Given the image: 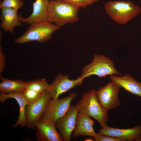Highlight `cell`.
<instances>
[{
    "mask_svg": "<svg viewBox=\"0 0 141 141\" xmlns=\"http://www.w3.org/2000/svg\"><path fill=\"white\" fill-rule=\"evenodd\" d=\"M80 7L63 0L50 1L48 11V22L60 27L77 22Z\"/></svg>",
    "mask_w": 141,
    "mask_h": 141,
    "instance_id": "6da1fadb",
    "label": "cell"
},
{
    "mask_svg": "<svg viewBox=\"0 0 141 141\" xmlns=\"http://www.w3.org/2000/svg\"><path fill=\"white\" fill-rule=\"evenodd\" d=\"M96 91L92 89L83 93L81 99L74 106L78 112L93 118L102 127L106 124L109 119L108 110L103 107L99 103Z\"/></svg>",
    "mask_w": 141,
    "mask_h": 141,
    "instance_id": "7a4b0ae2",
    "label": "cell"
},
{
    "mask_svg": "<svg viewBox=\"0 0 141 141\" xmlns=\"http://www.w3.org/2000/svg\"><path fill=\"white\" fill-rule=\"evenodd\" d=\"M106 12L113 20L120 24L128 22L141 12V8L130 1H109L104 4Z\"/></svg>",
    "mask_w": 141,
    "mask_h": 141,
    "instance_id": "3957f363",
    "label": "cell"
},
{
    "mask_svg": "<svg viewBox=\"0 0 141 141\" xmlns=\"http://www.w3.org/2000/svg\"><path fill=\"white\" fill-rule=\"evenodd\" d=\"M60 27L48 21L31 24L26 31L21 36L15 39L16 44H24L36 41L39 43L50 39L53 34Z\"/></svg>",
    "mask_w": 141,
    "mask_h": 141,
    "instance_id": "277c9868",
    "label": "cell"
},
{
    "mask_svg": "<svg viewBox=\"0 0 141 141\" xmlns=\"http://www.w3.org/2000/svg\"><path fill=\"white\" fill-rule=\"evenodd\" d=\"M114 75L121 74L115 68L112 61L105 56L95 54L92 62L83 67L82 74L78 78L83 79L94 75L102 78Z\"/></svg>",
    "mask_w": 141,
    "mask_h": 141,
    "instance_id": "5b68a950",
    "label": "cell"
},
{
    "mask_svg": "<svg viewBox=\"0 0 141 141\" xmlns=\"http://www.w3.org/2000/svg\"><path fill=\"white\" fill-rule=\"evenodd\" d=\"M51 98L50 93L47 91L41 93L36 101L27 105L25 110L26 126L32 129H35L48 102Z\"/></svg>",
    "mask_w": 141,
    "mask_h": 141,
    "instance_id": "8992f818",
    "label": "cell"
},
{
    "mask_svg": "<svg viewBox=\"0 0 141 141\" xmlns=\"http://www.w3.org/2000/svg\"><path fill=\"white\" fill-rule=\"evenodd\" d=\"M77 97L76 93L72 92L63 98L51 99L47 104L42 117L55 122L67 112L71 101Z\"/></svg>",
    "mask_w": 141,
    "mask_h": 141,
    "instance_id": "52a82bcc",
    "label": "cell"
},
{
    "mask_svg": "<svg viewBox=\"0 0 141 141\" xmlns=\"http://www.w3.org/2000/svg\"><path fill=\"white\" fill-rule=\"evenodd\" d=\"M120 87L111 81L96 91L97 98L101 106L108 110L118 107L120 102L118 97Z\"/></svg>",
    "mask_w": 141,
    "mask_h": 141,
    "instance_id": "ba28073f",
    "label": "cell"
},
{
    "mask_svg": "<svg viewBox=\"0 0 141 141\" xmlns=\"http://www.w3.org/2000/svg\"><path fill=\"white\" fill-rule=\"evenodd\" d=\"M56 128L55 122L42 117L36 127V139L38 141H64Z\"/></svg>",
    "mask_w": 141,
    "mask_h": 141,
    "instance_id": "9c48e42d",
    "label": "cell"
},
{
    "mask_svg": "<svg viewBox=\"0 0 141 141\" xmlns=\"http://www.w3.org/2000/svg\"><path fill=\"white\" fill-rule=\"evenodd\" d=\"M78 112L74 106L71 105L67 112L55 122L56 127L64 141H70L71 139V135L75 126Z\"/></svg>",
    "mask_w": 141,
    "mask_h": 141,
    "instance_id": "30bf717a",
    "label": "cell"
},
{
    "mask_svg": "<svg viewBox=\"0 0 141 141\" xmlns=\"http://www.w3.org/2000/svg\"><path fill=\"white\" fill-rule=\"evenodd\" d=\"M83 79L78 78L75 80H70L68 75L59 74L55 77L54 81L50 84L49 91L53 99L58 98L61 94L76 86H80Z\"/></svg>",
    "mask_w": 141,
    "mask_h": 141,
    "instance_id": "8fae6325",
    "label": "cell"
},
{
    "mask_svg": "<svg viewBox=\"0 0 141 141\" xmlns=\"http://www.w3.org/2000/svg\"><path fill=\"white\" fill-rule=\"evenodd\" d=\"M98 133L116 137L121 141H138L141 138V127L137 125L131 128L119 129L110 127L106 124L101 127Z\"/></svg>",
    "mask_w": 141,
    "mask_h": 141,
    "instance_id": "7c38bea8",
    "label": "cell"
},
{
    "mask_svg": "<svg viewBox=\"0 0 141 141\" xmlns=\"http://www.w3.org/2000/svg\"><path fill=\"white\" fill-rule=\"evenodd\" d=\"M49 0H36L32 4L33 10L28 17H24L19 15L20 22L30 25L34 23L48 21V8Z\"/></svg>",
    "mask_w": 141,
    "mask_h": 141,
    "instance_id": "4fadbf2b",
    "label": "cell"
},
{
    "mask_svg": "<svg viewBox=\"0 0 141 141\" xmlns=\"http://www.w3.org/2000/svg\"><path fill=\"white\" fill-rule=\"evenodd\" d=\"M91 117L78 112L73 136L75 138L80 136L93 137L96 134L93 128L95 124Z\"/></svg>",
    "mask_w": 141,
    "mask_h": 141,
    "instance_id": "5bb4252c",
    "label": "cell"
},
{
    "mask_svg": "<svg viewBox=\"0 0 141 141\" xmlns=\"http://www.w3.org/2000/svg\"><path fill=\"white\" fill-rule=\"evenodd\" d=\"M1 9V28L3 29L5 31L13 33L15 27L22 25L19 15L17 14V10L9 8H4Z\"/></svg>",
    "mask_w": 141,
    "mask_h": 141,
    "instance_id": "9a60e30c",
    "label": "cell"
},
{
    "mask_svg": "<svg viewBox=\"0 0 141 141\" xmlns=\"http://www.w3.org/2000/svg\"><path fill=\"white\" fill-rule=\"evenodd\" d=\"M10 98L14 99L16 100L20 108L18 118L13 127H15L19 125L23 127L25 126V110L28 103L22 92H13L8 93L0 92V101L2 103H4L7 99Z\"/></svg>",
    "mask_w": 141,
    "mask_h": 141,
    "instance_id": "2e32d148",
    "label": "cell"
},
{
    "mask_svg": "<svg viewBox=\"0 0 141 141\" xmlns=\"http://www.w3.org/2000/svg\"><path fill=\"white\" fill-rule=\"evenodd\" d=\"M110 79L113 81L130 93L141 97V83L136 81L129 74L121 76L111 75Z\"/></svg>",
    "mask_w": 141,
    "mask_h": 141,
    "instance_id": "e0dca14e",
    "label": "cell"
},
{
    "mask_svg": "<svg viewBox=\"0 0 141 141\" xmlns=\"http://www.w3.org/2000/svg\"><path fill=\"white\" fill-rule=\"evenodd\" d=\"M0 92L9 93L13 92H22L27 89V82L20 79L11 80L0 77Z\"/></svg>",
    "mask_w": 141,
    "mask_h": 141,
    "instance_id": "ac0fdd59",
    "label": "cell"
},
{
    "mask_svg": "<svg viewBox=\"0 0 141 141\" xmlns=\"http://www.w3.org/2000/svg\"><path fill=\"white\" fill-rule=\"evenodd\" d=\"M49 87L50 84L43 78L27 82V89L34 90L41 93L49 91Z\"/></svg>",
    "mask_w": 141,
    "mask_h": 141,
    "instance_id": "d6986e66",
    "label": "cell"
},
{
    "mask_svg": "<svg viewBox=\"0 0 141 141\" xmlns=\"http://www.w3.org/2000/svg\"><path fill=\"white\" fill-rule=\"evenodd\" d=\"M24 4L22 0H3L0 3V8H11L18 10L22 7Z\"/></svg>",
    "mask_w": 141,
    "mask_h": 141,
    "instance_id": "ffe728a7",
    "label": "cell"
},
{
    "mask_svg": "<svg viewBox=\"0 0 141 141\" xmlns=\"http://www.w3.org/2000/svg\"><path fill=\"white\" fill-rule=\"evenodd\" d=\"M22 93L28 103V105L36 101L41 93L34 90L28 89H26Z\"/></svg>",
    "mask_w": 141,
    "mask_h": 141,
    "instance_id": "44dd1931",
    "label": "cell"
},
{
    "mask_svg": "<svg viewBox=\"0 0 141 141\" xmlns=\"http://www.w3.org/2000/svg\"><path fill=\"white\" fill-rule=\"evenodd\" d=\"M77 5L80 8H85L89 5L97 2L98 0H63Z\"/></svg>",
    "mask_w": 141,
    "mask_h": 141,
    "instance_id": "7402d4cb",
    "label": "cell"
},
{
    "mask_svg": "<svg viewBox=\"0 0 141 141\" xmlns=\"http://www.w3.org/2000/svg\"><path fill=\"white\" fill-rule=\"evenodd\" d=\"M92 138L95 141H121L116 137L98 133H96Z\"/></svg>",
    "mask_w": 141,
    "mask_h": 141,
    "instance_id": "603a6c76",
    "label": "cell"
},
{
    "mask_svg": "<svg viewBox=\"0 0 141 141\" xmlns=\"http://www.w3.org/2000/svg\"><path fill=\"white\" fill-rule=\"evenodd\" d=\"M5 56L3 54L2 51V48L0 45V73H2L4 70L5 65Z\"/></svg>",
    "mask_w": 141,
    "mask_h": 141,
    "instance_id": "cb8c5ba5",
    "label": "cell"
},
{
    "mask_svg": "<svg viewBox=\"0 0 141 141\" xmlns=\"http://www.w3.org/2000/svg\"><path fill=\"white\" fill-rule=\"evenodd\" d=\"M140 125L141 127V121L140 122ZM138 141H141V138L138 140Z\"/></svg>",
    "mask_w": 141,
    "mask_h": 141,
    "instance_id": "d4e9b609",
    "label": "cell"
},
{
    "mask_svg": "<svg viewBox=\"0 0 141 141\" xmlns=\"http://www.w3.org/2000/svg\"><path fill=\"white\" fill-rule=\"evenodd\" d=\"M49 0L50 1H51V0Z\"/></svg>",
    "mask_w": 141,
    "mask_h": 141,
    "instance_id": "484cf974",
    "label": "cell"
}]
</instances>
